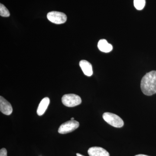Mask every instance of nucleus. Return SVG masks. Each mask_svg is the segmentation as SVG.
<instances>
[{
    "instance_id": "1",
    "label": "nucleus",
    "mask_w": 156,
    "mask_h": 156,
    "mask_svg": "<svg viewBox=\"0 0 156 156\" xmlns=\"http://www.w3.org/2000/svg\"><path fill=\"white\" fill-rule=\"evenodd\" d=\"M140 88L144 95L151 96L156 93V71L146 74L141 80Z\"/></svg>"
},
{
    "instance_id": "2",
    "label": "nucleus",
    "mask_w": 156,
    "mask_h": 156,
    "mask_svg": "<svg viewBox=\"0 0 156 156\" xmlns=\"http://www.w3.org/2000/svg\"><path fill=\"white\" fill-rule=\"evenodd\" d=\"M103 119L107 123L115 128H122L124 126L123 120L119 116L110 112H105L103 114Z\"/></svg>"
},
{
    "instance_id": "3",
    "label": "nucleus",
    "mask_w": 156,
    "mask_h": 156,
    "mask_svg": "<svg viewBox=\"0 0 156 156\" xmlns=\"http://www.w3.org/2000/svg\"><path fill=\"white\" fill-rule=\"evenodd\" d=\"M62 102L66 106L73 107L80 104L82 99L80 96L76 94H66L62 98Z\"/></svg>"
},
{
    "instance_id": "4",
    "label": "nucleus",
    "mask_w": 156,
    "mask_h": 156,
    "mask_svg": "<svg viewBox=\"0 0 156 156\" xmlns=\"http://www.w3.org/2000/svg\"><path fill=\"white\" fill-rule=\"evenodd\" d=\"M80 126V123L76 120H70L62 124L58 129L59 134H66L75 130Z\"/></svg>"
},
{
    "instance_id": "5",
    "label": "nucleus",
    "mask_w": 156,
    "mask_h": 156,
    "mask_svg": "<svg viewBox=\"0 0 156 156\" xmlns=\"http://www.w3.org/2000/svg\"><path fill=\"white\" fill-rule=\"evenodd\" d=\"M47 17L49 20L55 24L64 23L67 20V16L64 13L58 11H51L48 13Z\"/></svg>"
},
{
    "instance_id": "6",
    "label": "nucleus",
    "mask_w": 156,
    "mask_h": 156,
    "mask_svg": "<svg viewBox=\"0 0 156 156\" xmlns=\"http://www.w3.org/2000/svg\"><path fill=\"white\" fill-rule=\"evenodd\" d=\"M0 111L7 115H9L13 112L11 103L2 96H0Z\"/></svg>"
},
{
    "instance_id": "7",
    "label": "nucleus",
    "mask_w": 156,
    "mask_h": 156,
    "mask_svg": "<svg viewBox=\"0 0 156 156\" xmlns=\"http://www.w3.org/2000/svg\"><path fill=\"white\" fill-rule=\"evenodd\" d=\"M88 153L89 156H110L106 150L98 147H90L88 150Z\"/></svg>"
},
{
    "instance_id": "8",
    "label": "nucleus",
    "mask_w": 156,
    "mask_h": 156,
    "mask_svg": "<svg viewBox=\"0 0 156 156\" xmlns=\"http://www.w3.org/2000/svg\"><path fill=\"white\" fill-rule=\"evenodd\" d=\"M80 66L84 74L87 76H91L93 74V70L92 64L86 60L80 61Z\"/></svg>"
},
{
    "instance_id": "9",
    "label": "nucleus",
    "mask_w": 156,
    "mask_h": 156,
    "mask_svg": "<svg viewBox=\"0 0 156 156\" xmlns=\"http://www.w3.org/2000/svg\"><path fill=\"white\" fill-rule=\"evenodd\" d=\"M50 102V100L49 98L45 97L42 99L39 104L37 109V114L38 115L41 116L44 114L46 110L48 108Z\"/></svg>"
},
{
    "instance_id": "10",
    "label": "nucleus",
    "mask_w": 156,
    "mask_h": 156,
    "mask_svg": "<svg viewBox=\"0 0 156 156\" xmlns=\"http://www.w3.org/2000/svg\"><path fill=\"white\" fill-rule=\"evenodd\" d=\"M98 48L101 52L106 53L110 52L113 49L112 46L105 39H101L98 41Z\"/></svg>"
},
{
    "instance_id": "11",
    "label": "nucleus",
    "mask_w": 156,
    "mask_h": 156,
    "mask_svg": "<svg viewBox=\"0 0 156 156\" xmlns=\"http://www.w3.org/2000/svg\"><path fill=\"white\" fill-rule=\"evenodd\" d=\"M146 0H134V5L137 10H142L145 7Z\"/></svg>"
},
{
    "instance_id": "12",
    "label": "nucleus",
    "mask_w": 156,
    "mask_h": 156,
    "mask_svg": "<svg viewBox=\"0 0 156 156\" xmlns=\"http://www.w3.org/2000/svg\"><path fill=\"white\" fill-rule=\"evenodd\" d=\"M0 15L3 17H9L10 15L9 10L2 4H0Z\"/></svg>"
},
{
    "instance_id": "13",
    "label": "nucleus",
    "mask_w": 156,
    "mask_h": 156,
    "mask_svg": "<svg viewBox=\"0 0 156 156\" xmlns=\"http://www.w3.org/2000/svg\"><path fill=\"white\" fill-rule=\"evenodd\" d=\"M0 156H7V151L5 148L1 149L0 150Z\"/></svg>"
},
{
    "instance_id": "14",
    "label": "nucleus",
    "mask_w": 156,
    "mask_h": 156,
    "mask_svg": "<svg viewBox=\"0 0 156 156\" xmlns=\"http://www.w3.org/2000/svg\"><path fill=\"white\" fill-rule=\"evenodd\" d=\"M135 156H149L146 155H144V154H138V155H135Z\"/></svg>"
},
{
    "instance_id": "15",
    "label": "nucleus",
    "mask_w": 156,
    "mask_h": 156,
    "mask_svg": "<svg viewBox=\"0 0 156 156\" xmlns=\"http://www.w3.org/2000/svg\"><path fill=\"white\" fill-rule=\"evenodd\" d=\"M76 156H84L83 155L81 154H79V153L76 154Z\"/></svg>"
},
{
    "instance_id": "16",
    "label": "nucleus",
    "mask_w": 156,
    "mask_h": 156,
    "mask_svg": "<svg viewBox=\"0 0 156 156\" xmlns=\"http://www.w3.org/2000/svg\"><path fill=\"white\" fill-rule=\"evenodd\" d=\"M71 120H74V118H72L71 119Z\"/></svg>"
}]
</instances>
